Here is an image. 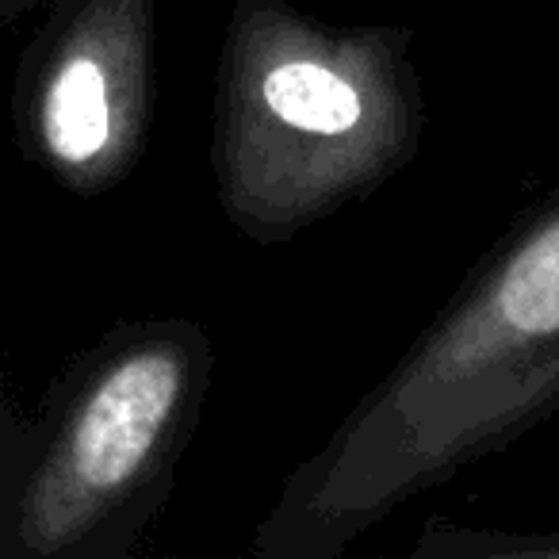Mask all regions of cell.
Wrapping results in <instances>:
<instances>
[{
  "label": "cell",
  "instance_id": "4",
  "mask_svg": "<svg viewBox=\"0 0 559 559\" xmlns=\"http://www.w3.org/2000/svg\"><path fill=\"white\" fill-rule=\"evenodd\" d=\"M12 81V139L93 200L142 165L157 104V0H43Z\"/></svg>",
  "mask_w": 559,
  "mask_h": 559
},
{
  "label": "cell",
  "instance_id": "3",
  "mask_svg": "<svg viewBox=\"0 0 559 559\" xmlns=\"http://www.w3.org/2000/svg\"><path fill=\"white\" fill-rule=\"evenodd\" d=\"M215 380L185 314L123 319L50 380L27 426L0 559H127L177 487Z\"/></svg>",
  "mask_w": 559,
  "mask_h": 559
},
{
  "label": "cell",
  "instance_id": "7",
  "mask_svg": "<svg viewBox=\"0 0 559 559\" xmlns=\"http://www.w3.org/2000/svg\"><path fill=\"white\" fill-rule=\"evenodd\" d=\"M35 9H43V0H0V35L16 27L24 16H32Z\"/></svg>",
  "mask_w": 559,
  "mask_h": 559
},
{
  "label": "cell",
  "instance_id": "5",
  "mask_svg": "<svg viewBox=\"0 0 559 559\" xmlns=\"http://www.w3.org/2000/svg\"><path fill=\"white\" fill-rule=\"evenodd\" d=\"M414 556H479V559H525V556H548L559 559V533L528 536V533H495V528H452L433 525L418 544Z\"/></svg>",
  "mask_w": 559,
  "mask_h": 559
},
{
  "label": "cell",
  "instance_id": "6",
  "mask_svg": "<svg viewBox=\"0 0 559 559\" xmlns=\"http://www.w3.org/2000/svg\"><path fill=\"white\" fill-rule=\"evenodd\" d=\"M27 426H32V418L20 411L16 399L9 395V388L0 383V536H4V525H9L12 495H16L20 464H24Z\"/></svg>",
  "mask_w": 559,
  "mask_h": 559
},
{
  "label": "cell",
  "instance_id": "2",
  "mask_svg": "<svg viewBox=\"0 0 559 559\" xmlns=\"http://www.w3.org/2000/svg\"><path fill=\"white\" fill-rule=\"evenodd\" d=\"M426 88L403 24H334L234 0L215 58L211 177L226 223L288 246L411 169Z\"/></svg>",
  "mask_w": 559,
  "mask_h": 559
},
{
  "label": "cell",
  "instance_id": "1",
  "mask_svg": "<svg viewBox=\"0 0 559 559\" xmlns=\"http://www.w3.org/2000/svg\"><path fill=\"white\" fill-rule=\"evenodd\" d=\"M559 406V185L472 264L403 357L288 472L257 559H342Z\"/></svg>",
  "mask_w": 559,
  "mask_h": 559
}]
</instances>
